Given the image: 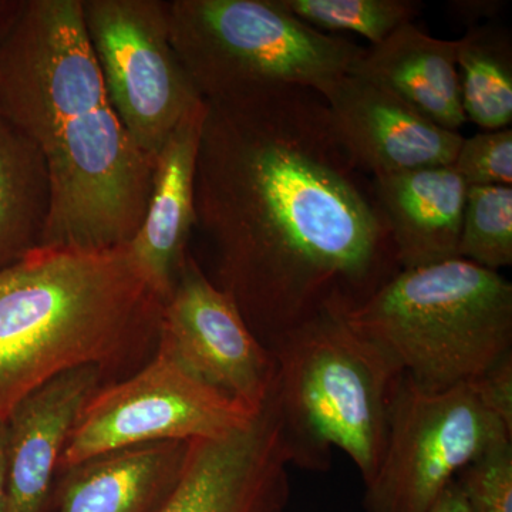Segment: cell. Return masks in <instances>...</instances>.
<instances>
[{
	"label": "cell",
	"mask_w": 512,
	"mask_h": 512,
	"mask_svg": "<svg viewBox=\"0 0 512 512\" xmlns=\"http://www.w3.org/2000/svg\"><path fill=\"white\" fill-rule=\"evenodd\" d=\"M205 103L194 234L210 249L208 278L271 352L309 320L359 308L400 271L396 252L372 177L320 94L276 87Z\"/></svg>",
	"instance_id": "cell-1"
},
{
	"label": "cell",
	"mask_w": 512,
	"mask_h": 512,
	"mask_svg": "<svg viewBox=\"0 0 512 512\" xmlns=\"http://www.w3.org/2000/svg\"><path fill=\"white\" fill-rule=\"evenodd\" d=\"M0 113L46 161L52 207L42 247L130 244L154 161L111 106L80 0H25L0 39Z\"/></svg>",
	"instance_id": "cell-2"
},
{
	"label": "cell",
	"mask_w": 512,
	"mask_h": 512,
	"mask_svg": "<svg viewBox=\"0 0 512 512\" xmlns=\"http://www.w3.org/2000/svg\"><path fill=\"white\" fill-rule=\"evenodd\" d=\"M165 298L128 245L39 247L0 269V424L55 377L94 366L110 383L150 362Z\"/></svg>",
	"instance_id": "cell-3"
},
{
	"label": "cell",
	"mask_w": 512,
	"mask_h": 512,
	"mask_svg": "<svg viewBox=\"0 0 512 512\" xmlns=\"http://www.w3.org/2000/svg\"><path fill=\"white\" fill-rule=\"evenodd\" d=\"M346 322L420 389L473 382L512 355V284L461 258L400 269Z\"/></svg>",
	"instance_id": "cell-4"
},
{
	"label": "cell",
	"mask_w": 512,
	"mask_h": 512,
	"mask_svg": "<svg viewBox=\"0 0 512 512\" xmlns=\"http://www.w3.org/2000/svg\"><path fill=\"white\" fill-rule=\"evenodd\" d=\"M272 393L292 466L325 471L338 447L375 477L400 373L339 313L292 330L271 349Z\"/></svg>",
	"instance_id": "cell-5"
},
{
	"label": "cell",
	"mask_w": 512,
	"mask_h": 512,
	"mask_svg": "<svg viewBox=\"0 0 512 512\" xmlns=\"http://www.w3.org/2000/svg\"><path fill=\"white\" fill-rule=\"evenodd\" d=\"M167 19L171 45L205 101L289 86L325 97L366 52L279 0H170Z\"/></svg>",
	"instance_id": "cell-6"
},
{
	"label": "cell",
	"mask_w": 512,
	"mask_h": 512,
	"mask_svg": "<svg viewBox=\"0 0 512 512\" xmlns=\"http://www.w3.org/2000/svg\"><path fill=\"white\" fill-rule=\"evenodd\" d=\"M504 440H512V424L481 377L427 392L400 376L382 461L366 484V512H429L463 468Z\"/></svg>",
	"instance_id": "cell-7"
},
{
	"label": "cell",
	"mask_w": 512,
	"mask_h": 512,
	"mask_svg": "<svg viewBox=\"0 0 512 512\" xmlns=\"http://www.w3.org/2000/svg\"><path fill=\"white\" fill-rule=\"evenodd\" d=\"M87 39L114 111L156 161L202 97L178 59L165 0H80Z\"/></svg>",
	"instance_id": "cell-8"
},
{
	"label": "cell",
	"mask_w": 512,
	"mask_h": 512,
	"mask_svg": "<svg viewBox=\"0 0 512 512\" xmlns=\"http://www.w3.org/2000/svg\"><path fill=\"white\" fill-rule=\"evenodd\" d=\"M256 414L157 348L140 370L100 387L84 404L64 447L60 473L121 448L228 436L245 429Z\"/></svg>",
	"instance_id": "cell-9"
},
{
	"label": "cell",
	"mask_w": 512,
	"mask_h": 512,
	"mask_svg": "<svg viewBox=\"0 0 512 512\" xmlns=\"http://www.w3.org/2000/svg\"><path fill=\"white\" fill-rule=\"evenodd\" d=\"M158 348L252 412L264 407L274 387V356L191 251L165 301Z\"/></svg>",
	"instance_id": "cell-10"
},
{
	"label": "cell",
	"mask_w": 512,
	"mask_h": 512,
	"mask_svg": "<svg viewBox=\"0 0 512 512\" xmlns=\"http://www.w3.org/2000/svg\"><path fill=\"white\" fill-rule=\"evenodd\" d=\"M291 466L271 397L245 429L190 440L183 476L160 512H286Z\"/></svg>",
	"instance_id": "cell-11"
},
{
	"label": "cell",
	"mask_w": 512,
	"mask_h": 512,
	"mask_svg": "<svg viewBox=\"0 0 512 512\" xmlns=\"http://www.w3.org/2000/svg\"><path fill=\"white\" fill-rule=\"evenodd\" d=\"M330 123L357 168L370 175L444 167L464 137L437 126L406 101L350 73L325 97Z\"/></svg>",
	"instance_id": "cell-12"
},
{
	"label": "cell",
	"mask_w": 512,
	"mask_h": 512,
	"mask_svg": "<svg viewBox=\"0 0 512 512\" xmlns=\"http://www.w3.org/2000/svg\"><path fill=\"white\" fill-rule=\"evenodd\" d=\"M109 380L94 366L50 380L26 397L8 421L3 512H53L60 460L84 404Z\"/></svg>",
	"instance_id": "cell-13"
},
{
	"label": "cell",
	"mask_w": 512,
	"mask_h": 512,
	"mask_svg": "<svg viewBox=\"0 0 512 512\" xmlns=\"http://www.w3.org/2000/svg\"><path fill=\"white\" fill-rule=\"evenodd\" d=\"M207 103L188 111L154 161L146 214L128 248L167 301L190 252L195 227V173Z\"/></svg>",
	"instance_id": "cell-14"
},
{
	"label": "cell",
	"mask_w": 512,
	"mask_h": 512,
	"mask_svg": "<svg viewBox=\"0 0 512 512\" xmlns=\"http://www.w3.org/2000/svg\"><path fill=\"white\" fill-rule=\"evenodd\" d=\"M400 269L458 258L468 185L451 165L373 177Z\"/></svg>",
	"instance_id": "cell-15"
},
{
	"label": "cell",
	"mask_w": 512,
	"mask_h": 512,
	"mask_svg": "<svg viewBox=\"0 0 512 512\" xmlns=\"http://www.w3.org/2000/svg\"><path fill=\"white\" fill-rule=\"evenodd\" d=\"M188 443L121 448L63 471L53 512H160L183 476Z\"/></svg>",
	"instance_id": "cell-16"
},
{
	"label": "cell",
	"mask_w": 512,
	"mask_h": 512,
	"mask_svg": "<svg viewBox=\"0 0 512 512\" xmlns=\"http://www.w3.org/2000/svg\"><path fill=\"white\" fill-rule=\"evenodd\" d=\"M457 49V40L437 39L409 23L366 49L352 73L406 101L437 126L458 131L467 119Z\"/></svg>",
	"instance_id": "cell-17"
},
{
	"label": "cell",
	"mask_w": 512,
	"mask_h": 512,
	"mask_svg": "<svg viewBox=\"0 0 512 512\" xmlns=\"http://www.w3.org/2000/svg\"><path fill=\"white\" fill-rule=\"evenodd\" d=\"M52 207L39 148L0 113V269L42 247Z\"/></svg>",
	"instance_id": "cell-18"
},
{
	"label": "cell",
	"mask_w": 512,
	"mask_h": 512,
	"mask_svg": "<svg viewBox=\"0 0 512 512\" xmlns=\"http://www.w3.org/2000/svg\"><path fill=\"white\" fill-rule=\"evenodd\" d=\"M457 67L466 119L483 131L512 123V37L494 22L471 26L457 40Z\"/></svg>",
	"instance_id": "cell-19"
},
{
	"label": "cell",
	"mask_w": 512,
	"mask_h": 512,
	"mask_svg": "<svg viewBox=\"0 0 512 512\" xmlns=\"http://www.w3.org/2000/svg\"><path fill=\"white\" fill-rule=\"evenodd\" d=\"M302 22L320 32H350L372 46L404 25L414 23L424 3L419 0H279Z\"/></svg>",
	"instance_id": "cell-20"
},
{
	"label": "cell",
	"mask_w": 512,
	"mask_h": 512,
	"mask_svg": "<svg viewBox=\"0 0 512 512\" xmlns=\"http://www.w3.org/2000/svg\"><path fill=\"white\" fill-rule=\"evenodd\" d=\"M458 258L498 272L512 265V187H468Z\"/></svg>",
	"instance_id": "cell-21"
},
{
	"label": "cell",
	"mask_w": 512,
	"mask_h": 512,
	"mask_svg": "<svg viewBox=\"0 0 512 512\" xmlns=\"http://www.w3.org/2000/svg\"><path fill=\"white\" fill-rule=\"evenodd\" d=\"M456 480L468 512H512V440L488 448Z\"/></svg>",
	"instance_id": "cell-22"
},
{
	"label": "cell",
	"mask_w": 512,
	"mask_h": 512,
	"mask_svg": "<svg viewBox=\"0 0 512 512\" xmlns=\"http://www.w3.org/2000/svg\"><path fill=\"white\" fill-rule=\"evenodd\" d=\"M468 187L511 185L512 130L481 131L464 138L451 164Z\"/></svg>",
	"instance_id": "cell-23"
},
{
	"label": "cell",
	"mask_w": 512,
	"mask_h": 512,
	"mask_svg": "<svg viewBox=\"0 0 512 512\" xmlns=\"http://www.w3.org/2000/svg\"><path fill=\"white\" fill-rule=\"evenodd\" d=\"M451 12L461 22L466 23L467 28L483 25L484 19H495L505 8L504 0H456L448 3Z\"/></svg>",
	"instance_id": "cell-24"
},
{
	"label": "cell",
	"mask_w": 512,
	"mask_h": 512,
	"mask_svg": "<svg viewBox=\"0 0 512 512\" xmlns=\"http://www.w3.org/2000/svg\"><path fill=\"white\" fill-rule=\"evenodd\" d=\"M429 512H468L466 498L456 478L444 488Z\"/></svg>",
	"instance_id": "cell-25"
},
{
	"label": "cell",
	"mask_w": 512,
	"mask_h": 512,
	"mask_svg": "<svg viewBox=\"0 0 512 512\" xmlns=\"http://www.w3.org/2000/svg\"><path fill=\"white\" fill-rule=\"evenodd\" d=\"M25 0H0V39L8 32L13 20L19 15Z\"/></svg>",
	"instance_id": "cell-26"
},
{
	"label": "cell",
	"mask_w": 512,
	"mask_h": 512,
	"mask_svg": "<svg viewBox=\"0 0 512 512\" xmlns=\"http://www.w3.org/2000/svg\"><path fill=\"white\" fill-rule=\"evenodd\" d=\"M6 441H8V429H6V423H2L0 424V512L5 511Z\"/></svg>",
	"instance_id": "cell-27"
}]
</instances>
